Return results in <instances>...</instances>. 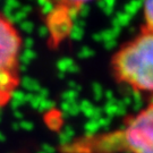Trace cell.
I'll return each mask as SVG.
<instances>
[{
  "mask_svg": "<svg viewBox=\"0 0 153 153\" xmlns=\"http://www.w3.org/2000/svg\"><path fill=\"white\" fill-rule=\"evenodd\" d=\"M25 103V93L21 90H15L10 94V107L15 110H18Z\"/></svg>",
  "mask_w": 153,
  "mask_h": 153,
  "instance_id": "8992f818",
  "label": "cell"
},
{
  "mask_svg": "<svg viewBox=\"0 0 153 153\" xmlns=\"http://www.w3.org/2000/svg\"><path fill=\"white\" fill-rule=\"evenodd\" d=\"M42 100H44L43 98H41V97H39L38 94H34V97L32 98V100L30 101V104H31V107H32L33 109H39V105L40 103L42 102Z\"/></svg>",
  "mask_w": 153,
  "mask_h": 153,
  "instance_id": "2e32d148",
  "label": "cell"
},
{
  "mask_svg": "<svg viewBox=\"0 0 153 153\" xmlns=\"http://www.w3.org/2000/svg\"><path fill=\"white\" fill-rule=\"evenodd\" d=\"M48 118H49V119H47V124H48V126H49L50 128H52V129H58L61 124L60 119H58L56 116H49Z\"/></svg>",
  "mask_w": 153,
  "mask_h": 153,
  "instance_id": "5bb4252c",
  "label": "cell"
},
{
  "mask_svg": "<svg viewBox=\"0 0 153 153\" xmlns=\"http://www.w3.org/2000/svg\"><path fill=\"white\" fill-rule=\"evenodd\" d=\"M22 40L10 23L0 15V73L16 71Z\"/></svg>",
  "mask_w": 153,
  "mask_h": 153,
  "instance_id": "3957f363",
  "label": "cell"
},
{
  "mask_svg": "<svg viewBox=\"0 0 153 153\" xmlns=\"http://www.w3.org/2000/svg\"><path fill=\"white\" fill-rule=\"evenodd\" d=\"M35 58H36V52L33 49H24L21 56H18V60L21 61V65L24 66H28Z\"/></svg>",
  "mask_w": 153,
  "mask_h": 153,
  "instance_id": "9c48e42d",
  "label": "cell"
},
{
  "mask_svg": "<svg viewBox=\"0 0 153 153\" xmlns=\"http://www.w3.org/2000/svg\"><path fill=\"white\" fill-rule=\"evenodd\" d=\"M49 30L47 27V25H42V26H40L38 27V35L40 38L42 39H45L47 36H49Z\"/></svg>",
  "mask_w": 153,
  "mask_h": 153,
  "instance_id": "ac0fdd59",
  "label": "cell"
},
{
  "mask_svg": "<svg viewBox=\"0 0 153 153\" xmlns=\"http://www.w3.org/2000/svg\"><path fill=\"white\" fill-rule=\"evenodd\" d=\"M39 6L41 8L42 14H44L45 16H49L50 14L53 11V9H55L56 4L55 2H51V1H40Z\"/></svg>",
  "mask_w": 153,
  "mask_h": 153,
  "instance_id": "8fae6325",
  "label": "cell"
},
{
  "mask_svg": "<svg viewBox=\"0 0 153 153\" xmlns=\"http://www.w3.org/2000/svg\"><path fill=\"white\" fill-rule=\"evenodd\" d=\"M26 17H27V15H26L24 11H22L21 9H19V10L15 11V13L7 19V21L10 23V24H21L22 22L25 21Z\"/></svg>",
  "mask_w": 153,
  "mask_h": 153,
  "instance_id": "30bf717a",
  "label": "cell"
},
{
  "mask_svg": "<svg viewBox=\"0 0 153 153\" xmlns=\"http://www.w3.org/2000/svg\"><path fill=\"white\" fill-rule=\"evenodd\" d=\"M65 153H153V103L128 116L114 129L88 133L62 145Z\"/></svg>",
  "mask_w": 153,
  "mask_h": 153,
  "instance_id": "6da1fadb",
  "label": "cell"
},
{
  "mask_svg": "<svg viewBox=\"0 0 153 153\" xmlns=\"http://www.w3.org/2000/svg\"><path fill=\"white\" fill-rule=\"evenodd\" d=\"M69 62V59H61V60L58 61V64H57V67H58V69H60L61 71H64L67 69V64Z\"/></svg>",
  "mask_w": 153,
  "mask_h": 153,
  "instance_id": "d6986e66",
  "label": "cell"
},
{
  "mask_svg": "<svg viewBox=\"0 0 153 153\" xmlns=\"http://www.w3.org/2000/svg\"><path fill=\"white\" fill-rule=\"evenodd\" d=\"M34 44H35V41H34V39L31 38V36H28V38L22 40V45H24L25 49H33Z\"/></svg>",
  "mask_w": 153,
  "mask_h": 153,
  "instance_id": "e0dca14e",
  "label": "cell"
},
{
  "mask_svg": "<svg viewBox=\"0 0 153 153\" xmlns=\"http://www.w3.org/2000/svg\"><path fill=\"white\" fill-rule=\"evenodd\" d=\"M116 81L153 103V32L141 30L120 45L111 60Z\"/></svg>",
  "mask_w": 153,
  "mask_h": 153,
  "instance_id": "7a4b0ae2",
  "label": "cell"
},
{
  "mask_svg": "<svg viewBox=\"0 0 153 153\" xmlns=\"http://www.w3.org/2000/svg\"><path fill=\"white\" fill-rule=\"evenodd\" d=\"M38 153H44V152H43V151H39Z\"/></svg>",
  "mask_w": 153,
  "mask_h": 153,
  "instance_id": "484cf974",
  "label": "cell"
},
{
  "mask_svg": "<svg viewBox=\"0 0 153 153\" xmlns=\"http://www.w3.org/2000/svg\"><path fill=\"white\" fill-rule=\"evenodd\" d=\"M19 28L22 30L23 32L27 33V34H31V33L34 31V28H35V25H34V23L31 22V21H27V19H25L24 22H22L19 24Z\"/></svg>",
  "mask_w": 153,
  "mask_h": 153,
  "instance_id": "4fadbf2b",
  "label": "cell"
},
{
  "mask_svg": "<svg viewBox=\"0 0 153 153\" xmlns=\"http://www.w3.org/2000/svg\"><path fill=\"white\" fill-rule=\"evenodd\" d=\"M41 151H43L44 153H55L56 152V149L53 146H51L49 144H43L42 145V149Z\"/></svg>",
  "mask_w": 153,
  "mask_h": 153,
  "instance_id": "ffe728a7",
  "label": "cell"
},
{
  "mask_svg": "<svg viewBox=\"0 0 153 153\" xmlns=\"http://www.w3.org/2000/svg\"><path fill=\"white\" fill-rule=\"evenodd\" d=\"M38 95L43 99H49V90H48V88H41L40 91L38 92Z\"/></svg>",
  "mask_w": 153,
  "mask_h": 153,
  "instance_id": "44dd1931",
  "label": "cell"
},
{
  "mask_svg": "<svg viewBox=\"0 0 153 153\" xmlns=\"http://www.w3.org/2000/svg\"><path fill=\"white\" fill-rule=\"evenodd\" d=\"M21 10L24 11L26 15H27L28 13H31L32 11V7L30 5H22V7H21Z\"/></svg>",
  "mask_w": 153,
  "mask_h": 153,
  "instance_id": "603a6c76",
  "label": "cell"
},
{
  "mask_svg": "<svg viewBox=\"0 0 153 153\" xmlns=\"http://www.w3.org/2000/svg\"><path fill=\"white\" fill-rule=\"evenodd\" d=\"M19 128H21V129H23V131H32L33 128H34V124H33L32 121L22 120V121H19Z\"/></svg>",
  "mask_w": 153,
  "mask_h": 153,
  "instance_id": "9a60e30c",
  "label": "cell"
},
{
  "mask_svg": "<svg viewBox=\"0 0 153 153\" xmlns=\"http://www.w3.org/2000/svg\"><path fill=\"white\" fill-rule=\"evenodd\" d=\"M47 19V27L55 43H58L67 35H69L74 23L67 15L66 2L56 4L53 11L50 14Z\"/></svg>",
  "mask_w": 153,
  "mask_h": 153,
  "instance_id": "277c9868",
  "label": "cell"
},
{
  "mask_svg": "<svg viewBox=\"0 0 153 153\" xmlns=\"http://www.w3.org/2000/svg\"><path fill=\"white\" fill-rule=\"evenodd\" d=\"M21 7H22V4H19L18 1H15V0H8V1H6L4 7H2L4 17H5L6 19H8L15 11L19 10Z\"/></svg>",
  "mask_w": 153,
  "mask_h": 153,
  "instance_id": "ba28073f",
  "label": "cell"
},
{
  "mask_svg": "<svg viewBox=\"0 0 153 153\" xmlns=\"http://www.w3.org/2000/svg\"><path fill=\"white\" fill-rule=\"evenodd\" d=\"M5 140H6L5 135H4V134L0 131V142H2V141H5Z\"/></svg>",
  "mask_w": 153,
  "mask_h": 153,
  "instance_id": "d4e9b609",
  "label": "cell"
},
{
  "mask_svg": "<svg viewBox=\"0 0 153 153\" xmlns=\"http://www.w3.org/2000/svg\"><path fill=\"white\" fill-rule=\"evenodd\" d=\"M53 107H55L53 101H51L49 99H44V100H42V102L40 103L38 110L40 112H49L50 110L53 109Z\"/></svg>",
  "mask_w": 153,
  "mask_h": 153,
  "instance_id": "7c38bea8",
  "label": "cell"
},
{
  "mask_svg": "<svg viewBox=\"0 0 153 153\" xmlns=\"http://www.w3.org/2000/svg\"><path fill=\"white\" fill-rule=\"evenodd\" d=\"M11 128H13L14 131H18V129H21V128H19V123H14V124L11 125Z\"/></svg>",
  "mask_w": 153,
  "mask_h": 153,
  "instance_id": "cb8c5ba5",
  "label": "cell"
},
{
  "mask_svg": "<svg viewBox=\"0 0 153 153\" xmlns=\"http://www.w3.org/2000/svg\"><path fill=\"white\" fill-rule=\"evenodd\" d=\"M14 117H15L16 119H18V120H21V119L23 120L24 114H23L22 111H19V110H15V111H14Z\"/></svg>",
  "mask_w": 153,
  "mask_h": 153,
  "instance_id": "7402d4cb",
  "label": "cell"
},
{
  "mask_svg": "<svg viewBox=\"0 0 153 153\" xmlns=\"http://www.w3.org/2000/svg\"><path fill=\"white\" fill-rule=\"evenodd\" d=\"M22 86L24 90H26L28 91V93H34L36 92L38 93L40 91V88H41V85H40V83L36 81V79H34L32 77L30 76H24L22 78Z\"/></svg>",
  "mask_w": 153,
  "mask_h": 153,
  "instance_id": "52a82bcc",
  "label": "cell"
},
{
  "mask_svg": "<svg viewBox=\"0 0 153 153\" xmlns=\"http://www.w3.org/2000/svg\"><path fill=\"white\" fill-rule=\"evenodd\" d=\"M143 27L142 30L153 32V1H148L142 8Z\"/></svg>",
  "mask_w": 153,
  "mask_h": 153,
  "instance_id": "5b68a950",
  "label": "cell"
}]
</instances>
